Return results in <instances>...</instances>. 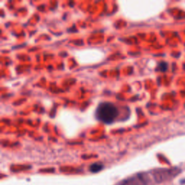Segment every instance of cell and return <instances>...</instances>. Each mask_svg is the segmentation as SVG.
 Masks as SVG:
<instances>
[{
	"label": "cell",
	"mask_w": 185,
	"mask_h": 185,
	"mask_svg": "<svg viewBox=\"0 0 185 185\" xmlns=\"http://www.w3.org/2000/svg\"><path fill=\"white\" fill-rule=\"evenodd\" d=\"M171 177L172 172L171 170L160 169L138 174L121 182L119 185H152L166 181Z\"/></svg>",
	"instance_id": "obj_1"
},
{
	"label": "cell",
	"mask_w": 185,
	"mask_h": 185,
	"mask_svg": "<svg viewBox=\"0 0 185 185\" xmlns=\"http://www.w3.org/2000/svg\"><path fill=\"white\" fill-rule=\"evenodd\" d=\"M118 116L119 110L117 107L109 102L100 103L96 108V118L105 124H111L114 122Z\"/></svg>",
	"instance_id": "obj_2"
},
{
	"label": "cell",
	"mask_w": 185,
	"mask_h": 185,
	"mask_svg": "<svg viewBox=\"0 0 185 185\" xmlns=\"http://www.w3.org/2000/svg\"><path fill=\"white\" fill-rule=\"evenodd\" d=\"M103 168V165L100 164H93L90 166V171L92 173H96L100 171Z\"/></svg>",
	"instance_id": "obj_3"
},
{
	"label": "cell",
	"mask_w": 185,
	"mask_h": 185,
	"mask_svg": "<svg viewBox=\"0 0 185 185\" xmlns=\"http://www.w3.org/2000/svg\"><path fill=\"white\" fill-rule=\"evenodd\" d=\"M160 69L161 71H166L167 69L166 63H161L160 65Z\"/></svg>",
	"instance_id": "obj_4"
}]
</instances>
